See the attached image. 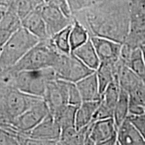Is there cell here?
I'll use <instances>...</instances> for the list:
<instances>
[{
  "label": "cell",
  "instance_id": "1",
  "mask_svg": "<svg viewBox=\"0 0 145 145\" xmlns=\"http://www.w3.org/2000/svg\"><path fill=\"white\" fill-rule=\"evenodd\" d=\"M77 14L83 16V18L72 17L86 27L90 36H101L124 43L129 33L128 0H101Z\"/></svg>",
  "mask_w": 145,
  "mask_h": 145
},
{
  "label": "cell",
  "instance_id": "2",
  "mask_svg": "<svg viewBox=\"0 0 145 145\" xmlns=\"http://www.w3.org/2000/svg\"><path fill=\"white\" fill-rule=\"evenodd\" d=\"M42 97L24 93L16 88L0 86V124L12 121Z\"/></svg>",
  "mask_w": 145,
  "mask_h": 145
},
{
  "label": "cell",
  "instance_id": "3",
  "mask_svg": "<svg viewBox=\"0 0 145 145\" xmlns=\"http://www.w3.org/2000/svg\"><path fill=\"white\" fill-rule=\"evenodd\" d=\"M40 40L21 26L10 36L0 53V70L13 67Z\"/></svg>",
  "mask_w": 145,
  "mask_h": 145
},
{
  "label": "cell",
  "instance_id": "4",
  "mask_svg": "<svg viewBox=\"0 0 145 145\" xmlns=\"http://www.w3.org/2000/svg\"><path fill=\"white\" fill-rule=\"evenodd\" d=\"M60 53L52 45L50 38L39 40L12 69L16 72L52 67Z\"/></svg>",
  "mask_w": 145,
  "mask_h": 145
},
{
  "label": "cell",
  "instance_id": "5",
  "mask_svg": "<svg viewBox=\"0 0 145 145\" xmlns=\"http://www.w3.org/2000/svg\"><path fill=\"white\" fill-rule=\"evenodd\" d=\"M57 78L51 67L39 70L22 71L18 72L16 75L15 88L24 93L43 97L47 83Z\"/></svg>",
  "mask_w": 145,
  "mask_h": 145
},
{
  "label": "cell",
  "instance_id": "6",
  "mask_svg": "<svg viewBox=\"0 0 145 145\" xmlns=\"http://www.w3.org/2000/svg\"><path fill=\"white\" fill-rule=\"evenodd\" d=\"M69 81L58 78L47 83L42 98L52 116H56L69 104Z\"/></svg>",
  "mask_w": 145,
  "mask_h": 145
},
{
  "label": "cell",
  "instance_id": "7",
  "mask_svg": "<svg viewBox=\"0 0 145 145\" xmlns=\"http://www.w3.org/2000/svg\"><path fill=\"white\" fill-rule=\"evenodd\" d=\"M86 144H118L117 128L113 118L92 122L89 135Z\"/></svg>",
  "mask_w": 145,
  "mask_h": 145
},
{
  "label": "cell",
  "instance_id": "8",
  "mask_svg": "<svg viewBox=\"0 0 145 145\" xmlns=\"http://www.w3.org/2000/svg\"><path fill=\"white\" fill-rule=\"evenodd\" d=\"M94 71L72 53L64 56L59 61L57 69L59 79L75 83Z\"/></svg>",
  "mask_w": 145,
  "mask_h": 145
},
{
  "label": "cell",
  "instance_id": "9",
  "mask_svg": "<svg viewBox=\"0 0 145 145\" xmlns=\"http://www.w3.org/2000/svg\"><path fill=\"white\" fill-rule=\"evenodd\" d=\"M49 113L46 103L42 98L16 117L10 124L18 131L28 134Z\"/></svg>",
  "mask_w": 145,
  "mask_h": 145
},
{
  "label": "cell",
  "instance_id": "10",
  "mask_svg": "<svg viewBox=\"0 0 145 145\" xmlns=\"http://www.w3.org/2000/svg\"><path fill=\"white\" fill-rule=\"evenodd\" d=\"M130 30L124 42L134 48L140 47L145 42V4L130 3Z\"/></svg>",
  "mask_w": 145,
  "mask_h": 145
},
{
  "label": "cell",
  "instance_id": "11",
  "mask_svg": "<svg viewBox=\"0 0 145 145\" xmlns=\"http://www.w3.org/2000/svg\"><path fill=\"white\" fill-rule=\"evenodd\" d=\"M120 86L116 80L109 84L101 94L100 103L94 114L92 121L113 118L114 110L118 98Z\"/></svg>",
  "mask_w": 145,
  "mask_h": 145
},
{
  "label": "cell",
  "instance_id": "12",
  "mask_svg": "<svg viewBox=\"0 0 145 145\" xmlns=\"http://www.w3.org/2000/svg\"><path fill=\"white\" fill-rule=\"evenodd\" d=\"M40 9L48 37L61 31L72 22V18L67 17L55 7L44 3Z\"/></svg>",
  "mask_w": 145,
  "mask_h": 145
},
{
  "label": "cell",
  "instance_id": "13",
  "mask_svg": "<svg viewBox=\"0 0 145 145\" xmlns=\"http://www.w3.org/2000/svg\"><path fill=\"white\" fill-rule=\"evenodd\" d=\"M61 133V126L49 113L37 126L27 134V136L34 139L49 141L57 145Z\"/></svg>",
  "mask_w": 145,
  "mask_h": 145
},
{
  "label": "cell",
  "instance_id": "14",
  "mask_svg": "<svg viewBox=\"0 0 145 145\" xmlns=\"http://www.w3.org/2000/svg\"><path fill=\"white\" fill-rule=\"evenodd\" d=\"M90 40L100 63H115L120 59L122 43L97 36H91Z\"/></svg>",
  "mask_w": 145,
  "mask_h": 145
},
{
  "label": "cell",
  "instance_id": "15",
  "mask_svg": "<svg viewBox=\"0 0 145 145\" xmlns=\"http://www.w3.org/2000/svg\"><path fill=\"white\" fill-rule=\"evenodd\" d=\"M40 7L32 11L21 20L22 26L37 37L40 40L49 38L40 13Z\"/></svg>",
  "mask_w": 145,
  "mask_h": 145
},
{
  "label": "cell",
  "instance_id": "16",
  "mask_svg": "<svg viewBox=\"0 0 145 145\" xmlns=\"http://www.w3.org/2000/svg\"><path fill=\"white\" fill-rule=\"evenodd\" d=\"M118 144L145 145V140L128 117L117 128Z\"/></svg>",
  "mask_w": 145,
  "mask_h": 145
},
{
  "label": "cell",
  "instance_id": "17",
  "mask_svg": "<svg viewBox=\"0 0 145 145\" xmlns=\"http://www.w3.org/2000/svg\"><path fill=\"white\" fill-rule=\"evenodd\" d=\"M82 101L100 100L101 95L95 71L75 83Z\"/></svg>",
  "mask_w": 145,
  "mask_h": 145
},
{
  "label": "cell",
  "instance_id": "18",
  "mask_svg": "<svg viewBox=\"0 0 145 145\" xmlns=\"http://www.w3.org/2000/svg\"><path fill=\"white\" fill-rule=\"evenodd\" d=\"M91 124L92 122L80 129H77L75 126H73L61 130L58 144H86L89 135Z\"/></svg>",
  "mask_w": 145,
  "mask_h": 145
},
{
  "label": "cell",
  "instance_id": "19",
  "mask_svg": "<svg viewBox=\"0 0 145 145\" xmlns=\"http://www.w3.org/2000/svg\"><path fill=\"white\" fill-rule=\"evenodd\" d=\"M71 53L82 61L89 68L95 71L100 65V61L90 39L84 44L74 50Z\"/></svg>",
  "mask_w": 145,
  "mask_h": 145
},
{
  "label": "cell",
  "instance_id": "20",
  "mask_svg": "<svg viewBox=\"0 0 145 145\" xmlns=\"http://www.w3.org/2000/svg\"><path fill=\"white\" fill-rule=\"evenodd\" d=\"M100 100L83 101L77 107L75 115V128L80 129L92 122Z\"/></svg>",
  "mask_w": 145,
  "mask_h": 145
},
{
  "label": "cell",
  "instance_id": "21",
  "mask_svg": "<svg viewBox=\"0 0 145 145\" xmlns=\"http://www.w3.org/2000/svg\"><path fill=\"white\" fill-rule=\"evenodd\" d=\"M21 26V19L12 9L0 10V32L11 36Z\"/></svg>",
  "mask_w": 145,
  "mask_h": 145
},
{
  "label": "cell",
  "instance_id": "22",
  "mask_svg": "<svg viewBox=\"0 0 145 145\" xmlns=\"http://www.w3.org/2000/svg\"><path fill=\"white\" fill-rule=\"evenodd\" d=\"M116 62L100 63L99 67L95 71L100 95L110 83L114 80L117 81Z\"/></svg>",
  "mask_w": 145,
  "mask_h": 145
},
{
  "label": "cell",
  "instance_id": "23",
  "mask_svg": "<svg viewBox=\"0 0 145 145\" xmlns=\"http://www.w3.org/2000/svg\"><path fill=\"white\" fill-rule=\"evenodd\" d=\"M27 134L18 131L10 124H0V145L24 144Z\"/></svg>",
  "mask_w": 145,
  "mask_h": 145
},
{
  "label": "cell",
  "instance_id": "24",
  "mask_svg": "<svg viewBox=\"0 0 145 145\" xmlns=\"http://www.w3.org/2000/svg\"><path fill=\"white\" fill-rule=\"evenodd\" d=\"M90 39V34L86 27L75 18L72 17V22L69 33V41L71 52L86 42Z\"/></svg>",
  "mask_w": 145,
  "mask_h": 145
},
{
  "label": "cell",
  "instance_id": "25",
  "mask_svg": "<svg viewBox=\"0 0 145 145\" xmlns=\"http://www.w3.org/2000/svg\"><path fill=\"white\" fill-rule=\"evenodd\" d=\"M122 62L145 83V62L140 47L132 49L128 57Z\"/></svg>",
  "mask_w": 145,
  "mask_h": 145
},
{
  "label": "cell",
  "instance_id": "26",
  "mask_svg": "<svg viewBox=\"0 0 145 145\" xmlns=\"http://www.w3.org/2000/svg\"><path fill=\"white\" fill-rule=\"evenodd\" d=\"M128 106H129V95L126 91L120 88L119 96L114 108L113 115V119L117 128L128 117Z\"/></svg>",
  "mask_w": 145,
  "mask_h": 145
},
{
  "label": "cell",
  "instance_id": "27",
  "mask_svg": "<svg viewBox=\"0 0 145 145\" xmlns=\"http://www.w3.org/2000/svg\"><path fill=\"white\" fill-rule=\"evenodd\" d=\"M71 24L49 37L52 45L60 54H70L71 53L69 41Z\"/></svg>",
  "mask_w": 145,
  "mask_h": 145
},
{
  "label": "cell",
  "instance_id": "28",
  "mask_svg": "<svg viewBox=\"0 0 145 145\" xmlns=\"http://www.w3.org/2000/svg\"><path fill=\"white\" fill-rule=\"evenodd\" d=\"M44 0H12L8 7L22 20L32 11L44 4Z\"/></svg>",
  "mask_w": 145,
  "mask_h": 145
},
{
  "label": "cell",
  "instance_id": "29",
  "mask_svg": "<svg viewBox=\"0 0 145 145\" xmlns=\"http://www.w3.org/2000/svg\"><path fill=\"white\" fill-rule=\"evenodd\" d=\"M77 109V106L68 104L59 114L56 116H53L59 123L61 130L75 126V115Z\"/></svg>",
  "mask_w": 145,
  "mask_h": 145
},
{
  "label": "cell",
  "instance_id": "30",
  "mask_svg": "<svg viewBox=\"0 0 145 145\" xmlns=\"http://www.w3.org/2000/svg\"><path fill=\"white\" fill-rule=\"evenodd\" d=\"M72 16L93 5V0H67Z\"/></svg>",
  "mask_w": 145,
  "mask_h": 145
},
{
  "label": "cell",
  "instance_id": "31",
  "mask_svg": "<svg viewBox=\"0 0 145 145\" xmlns=\"http://www.w3.org/2000/svg\"><path fill=\"white\" fill-rule=\"evenodd\" d=\"M82 101L80 93L75 83L70 82L69 88V104L78 107Z\"/></svg>",
  "mask_w": 145,
  "mask_h": 145
},
{
  "label": "cell",
  "instance_id": "32",
  "mask_svg": "<svg viewBox=\"0 0 145 145\" xmlns=\"http://www.w3.org/2000/svg\"><path fill=\"white\" fill-rule=\"evenodd\" d=\"M128 118L134 124L145 140V112L140 115L128 116Z\"/></svg>",
  "mask_w": 145,
  "mask_h": 145
},
{
  "label": "cell",
  "instance_id": "33",
  "mask_svg": "<svg viewBox=\"0 0 145 145\" xmlns=\"http://www.w3.org/2000/svg\"><path fill=\"white\" fill-rule=\"evenodd\" d=\"M44 3L58 8L67 17L72 18L67 0H44Z\"/></svg>",
  "mask_w": 145,
  "mask_h": 145
},
{
  "label": "cell",
  "instance_id": "34",
  "mask_svg": "<svg viewBox=\"0 0 145 145\" xmlns=\"http://www.w3.org/2000/svg\"><path fill=\"white\" fill-rule=\"evenodd\" d=\"M145 112V106L131 100L129 98V106H128V115L137 116L140 115Z\"/></svg>",
  "mask_w": 145,
  "mask_h": 145
},
{
  "label": "cell",
  "instance_id": "35",
  "mask_svg": "<svg viewBox=\"0 0 145 145\" xmlns=\"http://www.w3.org/2000/svg\"><path fill=\"white\" fill-rule=\"evenodd\" d=\"M10 35L8 34L2 33V32H0V53H1V49H2L3 45L5 44V43L6 42V41L8 40V39L10 38Z\"/></svg>",
  "mask_w": 145,
  "mask_h": 145
},
{
  "label": "cell",
  "instance_id": "36",
  "mask_svg": "<svg viewBox=\"0 0 145 145\" xmlns=\"http://www.w3.org/2000/svg\"><path fill=\"white\" fill-rule=\"evenodd\" d=\"M8 7V3L7 0H0V10L6 8Z\"/></svg>",
  "mask_w": 145,
  "mask_h": 145
},
{
  "label": "cell",
  "instance_id": "37",
  "mask_svg": "<svg viewBox=\"0 0 145 145\" xmlns=\"http://www.w3.org/2000/svg\"><path fill=\"white\" fill-rule=\"evenodd\" d=\"M130 3H142L145 4V0H128Z\"/></svg>",
  "mask_w": 145,
  "mask_h": 145
},
{
  "label": "cell",
  "instance_id": "38",
  "mask_svg": "<svg viewBox=\"0 0 145 145\" xmlns=\"http://www.w3.org/2000/svg\"><path fill=\"white\" fill-rule=\"evenodd\" d=\"M140 48L141 50H142V53L143 56V59H144V61L145 62V42L143 43L140 46Z\"/></svg>",
  "mask_w": 145,
  "mask_h": 145
},
{
  "label": "cell",
  "instance_id": "39",
  "mask_svg": "<svg viewBox=\"0 0 145 145\" xmlns=\"http://www.w3.org/2000/svg\"><path fill=\"white\" fill-rule=\"evenodd\" d=\"M11 1H12V0H7V2H8V5H9V4H10V3L11 2Z\"/></svg>",
  "mask_w": 145,
  "mask_h": 145
}]
</instances>
